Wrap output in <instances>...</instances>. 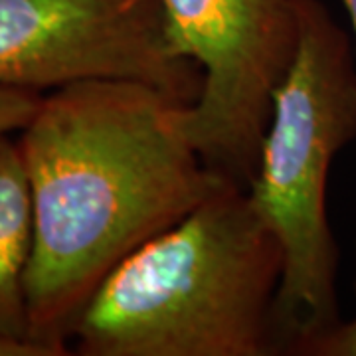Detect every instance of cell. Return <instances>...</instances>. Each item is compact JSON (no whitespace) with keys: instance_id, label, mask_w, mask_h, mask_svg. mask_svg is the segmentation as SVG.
<instances>
[{"instance_id":"6","label":"cell","mask_w":356,"mask_h":356,"mask_svg":"<svg viewBox=\"0 0 356 356\" xmlns=\"http://www.w3.org/2000/svg\"><path fill=\"white\" fill-rule=\"evenodd\" d=\"M34 245V208L20 143L0 135V339L32 346L26 273Z\"/></svg>"},{"instance_id":"3","label":"cell","mask_w":356,"mask_h":356,"mask_svg":"<svg viewBox=\"0 0 356 356\" xmlns=\"http://www.w3.org/2000/svg\"><path fill=\"white\" fill-rule=\"evenodd\" d=\"M299 42L275 89L248 196L283 250L273 305L280 355H301L339 313V248L327 216V180L356 139V48L321 0H295Z\"/></svg>"},{"instance_id":"5","label":"cell","mask_w":356,"mask_h":356,"mask_svg":"<svg viewBox=\"0 0 356 356\" xmlns=\"http://www.w3.org/2000/svg\"><path fill=\"white\" fill-rule=\"evenodd\" d=\"M102 77L143 81L186 103L202 89L161 0H0V86L42 91Z\"/></svg>"},{"instance_id":"4","label":"cell","mask_w":356,"mask_h":356,"mask_svg":"<svg viewBox=\"0 0 356 356\" xmlns=\"http://www.w3.org/2000/svg\"><path fill=\"white\" fill-rule=\"evenodd\" d=\"M178 51L200 67L186 133L218 175L248 188L275 89L299 42L295 0H161Z\"/></svg>"},{"instance_id":"8","label":"cell","mask_w":356,"mask_h":356,"mask_svg":"<svg viewBox=\"0 0 356 356\" xmlns=\"http://www.w3.org/2000/svg\"><path fill=\"white\" fill-rule=\"evenodd\" d=\"M299 356H356V318L341 321L307 344Z\"/></svg>"},{"instance_id":"1","label":"cell","mask_w":356,"mask_h":356,"mask_svg":"<svg viewBox=\"0 0 356 356\" xmlns=\"http://www.w3.org/2000/svg\"><path fill=\"white\" fill-rule=\"evenodd\" d=\"M191 105L143 81L86 79L44 95L20 131L34 208L28 327L48 356L70 353L77 315L119 261L232 182L192 145Z\"/></svg>"},{"instance_id":"2","label":"cell","mask_w":356,"mask_h":356,"mask_svg":"<svg viewBox=\"0 0 356 356\" xmlns=\"http://www.w3.org/2000/svg\"><path fill=\"white\" fill-rule=\"evenodd\" d=\"M283 250L236 182L107 273L70 332L81 356L280 355Z\"/></svg>"},{"instance_id":"7","label":"cell","mask_w":356,"mask_h":356,"mask_svg":"<svg viewBox=\"0 0 356 356\" xmlns=\"http://www.w3.org/2000/svg\"><path fill=\"white\" fill-rule=\"evenodd\" d=\"M42 97L34 89L0 86V135L22 131L38 111Z\"/></svg>"},{"instance_id":"10","label":"cell","mask_w":356,"mask_h":356,"mask_svg":"<svg viewBox=\"0 0 356 356\" xmlns=\"http://www.w3.org/2000/svg\"><path fill=\"white\" fill-rule=\"evenodd\" d=\"M344 8L348 13L350 24H353V32H355V48H356V0H343Z\"/></svg>"},{"instance_id":"9","label":"cell","mask_w":356,"mask_h":356,"mask_svg":"<svg viewBox=\"0 0 356 356\" xmlns=\"http://www.w3.org/2000/svg\"><path fill=\"white\" fill-rule=\"evenodd\" d=\"M0 356H40L32 346L0 339Z\"/></svg>"}]
</instances>
